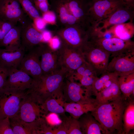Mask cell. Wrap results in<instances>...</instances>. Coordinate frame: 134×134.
<instances>
[{
    "instance_id": "obj_1",
    "label": "cell",
    "mask_w": 134,
    "mask_h": 134,
    "mask_svg": "<svg viewBox=\"0 0 134 134\" xmlns=\"http://www.w3.org/2000/svg\"><path fill=\"white\" fill-rule=\"evenodd\" d=\"M89 0H49L50 10L56 16V26L59 28L77 26L87 31L90 26L88 17Z\"/></svg>"
},
{
    "instance_id": "obj_2",
    "label": "cell",
    "mask_w": 134,
    "mask_h": 134,
    "mask_svg": "<svg viewBox=\"0 0 134 134\" xmlns=\"http://www.w3.org/2000/svg\"><path fill=\"white\" fill-rule=\"evenodd\" d=\"M68 75V72L63 68L54 73L43 75L38 79L34 80L32 86L26 91V93L40 105L50 98L63 101L62 86Z\"/></svg>"
},
{
    "instance_id": "obj_3",
    "label": "cell",
    "mask_w": 134,
    "mask_h": 134,
    "mask_svg": "<svg viewBox=\"0 0 134 134\" xmlns=\"http://www.w3.org/2000/svg\"><path fill=\"white\" fill-rule=\"evenodd\" d=\"M127 99H121L99 105L91 112L106 134H123V117Z\"/></svg>"
},
{
    "instance_id": "obj_4",
    "label": "cell",
    "mask_w": 134,
    "mask_h": 134,
    "mask_svg": "<svg viewBox=\"0 0 134 134\" xmlns=\"http://www.w3.org/2000/svg\"><path fill=\"white\" fill-rule=\"evenodd\" d=\"M88 33L89 41L108 53L113 57L134 52V42L131 39H122L94 29H90Z\"/></svg>"
},
{
    "instance_id": "obj_5",
    "label": "cell",
    "mask_w": 134,
    "mask_h": 134,
    "mask_svg": "<svg viewBox=\"0 0 134 134\" xmlns=\"http://www.w3.org/2000/svg\"><path fill=\"white\" fill-rule=\"evenodd\" d=\"M124 4L121 0H89L88 17L90 28H95L99 23L108 17Z\"/></svg>"
},
{
    "instance_id": "obj_6",
    "label": "cell",
    "mask_w": 134,
    "mask_h": 134,
    "mask_svg": "<svg viewBox=\"0 0 134 134\" xmlns=\"http://www.w3.org/2000/svg\"><path fill=\"white\" fill-rule=\"evenodd\" d=\"M52 33L59 38L61 43L81 51L88 40L87 31L77 26L59 28Z\"/></svg>"
},
{
    "instance_id": "obj_7",
    "label": "cell",
    "mask_w": 134,
    "mask_h": 134,
    "mask_svg": "<svg viewBox=\"0 0 134 134\" xmlns=\"http://www.w3.org/2000/svg\"><path fill=\"white\" fill-rule=\"evenodd\" d=\"M26 94V91L10 89L0 91V120L16 115Z\"/></svg>"
},
{
    "instance_id": "obj_8",
    "label": "cell",
    "mask_w": 134,
    "mask_h": 134,
    "mask_svg": "<svg viewBox=\"0 0 134 134\" xmlns=\"http://www.w3.org/2000/svg\"><path fill=\"white\" fill-rule=\"evenodd\" d=\"M80 84L74 81L69 76H67L63 83L62 91L64 102L82 103H97L96 99L91 97Z\"/></svg>"
},
{
    "instance_id": "obj_9",
    "label": "cell",
    "mask_w": 134,
    "mask_h": 134,
    "mask_svg": "<svg viewBox=\"0 0 134 134\" xmlns=\"http://www.w3.org/2000/svg\"><path fill=\"white\" fill-rule=\"evenodd\" d=\"M85 62L93 68L97 75L106 71L110 54L88 41L82 51Z\"/></svg>"
},
{
    "instance_id": "obj_10",
    "label": "cell",
    "mask_w": 134,
    "mask_h": 134,
    "mask_svg": "<svg viewBox=\"0 0 134 134\" xmlns=\"http://www.w3.org/2000/svg\"><path fill=\"white\" fill-rule=\"evenodd\" d=\"M39 46L43 75L54 73L61 69L62 67L58 49L52 48L49 42H42Z\"/></svg>"
},
{
    "instance_id": "obj_11",
    "label": "cell",
    "mask_w": 134,
    "mask_h": 134,
    "mask_svg": "<svg viewBox=\"0 0 134 134\" xmlns=\"http://www.w3.org/2000/svg\"><path fill=\"white\" fill-rule=\"evenodd\" d=\"M17 115L22 121L29 123H39L45 116L41 105L27 93Z\"/></svg>"
},
{
    "instance_id": "obj_12",
    "label": "cell",
    "mask_w": 134,
    "mask_h": 134,
    "mask_svg": "<svg viewBox=\"0 0 134 134\" xmlns=\"http://www.w3.org/2000/svg\"><path fill=\"white\" fill-rule=\"evenodd\" d=\"M62 67L72 75L77 69L86 62L81 51L71 48L61 43L58 49Z\"/></svg>"
},
{
    "instance_id": "obj_13",
    "label": "cell",
    "mask_w": 134,
    "mask_h": 134,
    "mask_svg": "<svg viewBox=\"0 0 134 134\" xmlns=\"http://www.w3.org/2000/svg\"><path fill=\"white\" fill-rule=\"evenodd\" d=\"M28 51L27 53L25 54L18 68L25 72L36 80L43 75L39 44Z\"/></svg>"
},
{
    "instance_id": "obj_14",
    "label": "cell",
    "mask_w": 134,
    "mask_h": 134,
    "mask_svg": "<svg viewBox=\"0 0 134 134\" xmlns=\"http://www.w3.org/2000/svg\"><path fill=\"white\" fill-rule=\"evenodd\" d=\"M134 18V8L124 4L119 7L108 17L99 23L93 29L103 32L111 27L126 23L128 21L133 22Z\"/></svg>"
},
{
    "instance_id": "obj_15",
    "label": "cell",
    "mask_w": 134,
    "mask_h": 134,
    "mask_svg": "<svg viewBox=\"0 0 134 134\" xmlns=\"http://www.w3.org/2000/svg\"><path fill=\"white\" fill-rule=\"evenodd\" d=\"M28 17L18 0H0V19L22 24Z\"/></svg>"
},
{
    "instance_id": "obj_16",
    "label": "cell",
    "mask_w": 134,
    "mask_h": 134,
    "mask_svg": "<svg viewBox=\"0 0 134 134\" xmlns=\"http://www.w3.org/2000/svg\"><path fill=\"white\" fill-rule=\"evenodd\" d=\"M34 81L31 76L24 71L18 68H10L3 88L26 91L31 88Z\"/></svg>"
},
{
    "instance_id": "obj_17",
    "label": "cell",
    "mask_w": 134,
    "mask_h": 134,
    "mask_svg": "<svg viewBox=\"0 0 134 134\" xmlns=\"http://www.w3.org/2000/svg\"><path fill=\"white\" fill-rule=\"evenodd\" d=\"M21 47L28 51L35 46L44 42L41 32L34 26L32 20L29 17L21 24Z\"/></svg>"
},
{
    "instance_id": "obj_18",
    "label": "cell",
    "mask_w": 134,
    "mask_h": 134,
    "mask_svg": "<svg viewBox=\"0 0 134 134\" xmlns=\"http://www.w3.org/2000/svg\"><path fill=\"white\" fill-rule=\"evenodd\" d=\"M109 62L106 71L116 73L118 76L134 72V52L113 57Z\"/></svg>"
},
{
    "instance_id": "obj_19",
    "label": "cell",
    "mask_w": 134,
    "mask_h": 134,
    "mask_svg": "<svg viewBox=\"0 0 134 134\" xmlns=\"http://www.w3.org/2000/svg\"><path fill=\"white\" fill-rule=\"evenodd\" d=\"M25 51L21 46L13 50L0 48V64L9 68H18Z\"/></svg>"
},
{
    "instance_id": "obj_20",
    "label": "cell",
    "mask_w": 134,
    "mask_h": 134,
    "mask_svg": "<svg viewBox=\"0 0 134 134\" xmlns=\"http://www.w3.org/2000/svg\"><path fill=\"white\" fill-rule=\"evenodd\" d=\"M78 120L82 134H106L100 124L91 112L83 114Z\"/></svg>"
},
{
    "instance_id": "obj_21",
    "label": "cell",
    "mask_w": 134,
    "mask_h": 134,
    "mask_svg": "<svg viewBox=\"0 0 134 134\" xmlns=\"http://www.w3.org/2000/svg\"><path fill=\"white\" fill-rule=\"evenodd\" d=\"M9 118L14 134H39L41 122L37 123H26L17 114Z\"/></svg>"
},
{
    "instance_id": "obj_22",
    "label": "cell",
    "mask_w": 134,
    "mask_h": 134,
    "mask_svg": "<svg viewBox=\"0 0 134 134\" xmlns=\"http://www.w3.org/2000/svg\"><path fill=\"white\" fill-rule=\"evenodd\" d=\"M95 96L98 105L121 99L123 96L119 88L118 79L110 86L98 93Z\"/></svg>"
},
{
    "instance_id": "obj_23",
    "label": "cell",
    "mask_w": 134,
    "mask_h": 134,
    "mask_svg": "<svg viewBox=\"0 0 134 134\" xmlns=\"http://www.w3.org/2000/svg\"><path fill=\"white\" fill-rule=\"evenodd\" d=\"M65 112L70 116L78 119L83 114L94 111L98 105L97 103H82L64 102L63 104Z\"/></svg>"
},
{
    "instance_id": "obj_24",
    "label": "cell",
    "mask_w": 134,
    "mask_h": 134,
    "mask_svg": "<svg viewBox=\"0 0 134 134\" xmlns=\"http://www.w3.org/2000/svg\"><path fill=\"white\" fill-rule=\"evenodd\" d=\"M21 26L16 25L12 27L0 43V47H4L5 49L8 50L20 48L21 46Z\"/></svg>"
},
{
    "instance_id": "obj_25",
    "label": "cell",
    "mask_w": 134,
    "mask_h": 134,
    "mask_svg": "<svg viewBox=\"0 0 134 134\" xmlns=\"http://www.w3.org/2000/svg\"><path fill=\"white\" fill-rule=\"evenodd\" d=\"M105 31L122 39H130L134 34V25L133 22H129L113 26Z\"/></svg>"
},
{
    "instance_id": "obj_26",
    "label": "cell",
    "mask_w": 134,
    "mask_h": 134,
    "mask_svg": "<svg viewBox=\"0 0 134 134\" xmlns=\"http://www.w3.org/2000/svg\"><path fill=\"white\" fill-rule=\"evenodd\" d=\"M123 134H129L134 130V100L132 98L127 99L123 117Z\"/></svg>"
},
{
    "instance_id": "obj_27",
    "label": "cell",
    "mask_w": 134,
    "mask_h": 134,
    "mask_svg": "<svg viewBox=\"0 0 134 134\" xmlns=\"http://www.w3.org/2000/svg\"><path fill=\"white\" fill-rule=\"evenodd\" d=\"M98 77L94 81L92 88V95L95 96L98 93L110 86L117 80L118 76L113 72L106 71Z\"/></svg>"
},
{
    "instance_id": "obj_28",
    "label": "cell",
    "mask_w": 134,
    "mask_h": 134,
    "mask_svg": "<svg viewBox=\"0 0 134 134\" xmlns=\"http://www.w3.org/2000/svg\"><path fill=\"white\" fill-rule=\"evenodd\" d=\"M118 81L119 88L123 96L127 99L134 96V72L118 76Z\"/></svg>"
},
{
    "instance_id": "obj_29",
    "label": "cell",
    "mask_w": 134,
    "mask_h": 134,
    "mask_svg": "<svg viewBox=\"0 0 134 134\" xmlns=\"http://www.w3.org/2000/svg\"><path fill=\"white\" fill-rule=\"evenodd\" d=\"M64 102L54 98L47 99L41 105L45 116L50 113L57 114L64 116L65 112L63 104Z\"/></svg>"
},
{
    "instance_id": "obj_30",
    "label": "cell",
    "mask_w": 134,
    "mask_h": 134,
    "mask_svg": "<svg viewBox=\"0 0 134 134\" xmlns=\"http://www.w3.org/2000/svg\"><path fill=\"white\" fill-rule=\"evenodd\" d=\"M97 75L93 68L89 65L86 66L81 76L78 79L81 85L91 95L92 94V88L93 84L97 78Z\"/></svg>"
},
{
    "instance_id": "obj_31",
    "label": "cell",
    "mask_w": 134,
    "mask_h": 134,
    "mask_svg": "<svg viewBox=\"0 0 134 134\" xmlns=\"http://www.w3.org/2000/svg\"><path fill=\"white\" fill-rule=\"evenodd\" d=\"M23 11L32 20L41 16L32 0H18Z\"/></svg>"
},
{
    "instance_id": "obj_32",
    "label": "cell",
    "mask_w": 134,
    "mask_h": 134,
    "mask_svg": "<svg viewBox=\"0 0 134 134\" xmlns=\"http://www.w3.org/2000/svg\"><path fill=\"white\" fill-rule=\"evenodd\" d=\"M67 127V134H82L78 120L70 116H64Z\"/></svg>"
},
{
    "instance_id": "obj_33",
    "label": "cell",
    "mask_w": 134,
    "mask_h": 134,
    "mask_svg": "<svg viewBox=\"0 0 134 134\" xmlns=\"http://www.w3.org/2000/svg\"><path fill=\"white\" fill-rule=\"evenodd\" d=\"M17 23L16 22L5 21L0 19V43L10 30L17 25Z\"/></svg>"
},
{
    "instance_id": "obj_34",
    "label": "cell",
    "mask_w": 134,
    "mask_h": 134,
    "mask_svg": "<svg viewBox=\"0 0 134 134\" xmlns=\"http://www.w3.org/2000/svg\"><path fill=\"white\" fill-rule=\"evenodd\" d=\"M0 134H14L8 117L0 120Z\"/></svg>"
},
{
    "instance_id": "obj_35",
    "label": "cell",
    "mask_w": 134,
    "mask_h": 134,
    "mask_svg": "<svg viewBox=\"0 0 134 134\" xmlns=\"http://www.w3.org/2000/svg\"><path fill=\"white\" fill-rule=\"evenodd\" d=\"M37 9L42 14L50 10L49 0H33Z\"/></svg>"
},
{
    "instance_id": "obj_36",
    "label": "cell",
    "mask_w": 134,
    "mask_h": 134,
    "mask_svg": "<svg viewBox=\"0 0 134 134\" xmlns=\"http://www.w3.org/2000/svg\"><path fill=\"white\" fill-rule=\"evenodd\" d=\"M42 18L47 24L56 25V18L54 12L49 10L41 14Z\"/></svg>"
},
{
    "instance_id": "obj_37",
    "label": "cell",
    "mask_w": 134,
    "mask_h": 134,
    "mask_svg": "<svg viewBox=\"0 0 134 134\" xmlns=\"http://www.w3.org/2000/svg\"><path fill=\"white\" fill-rule=\"evenodd\" d=\"M9 69L0 64V91L4 87L8 75Z\"/></svg>"
},
{
    "instance_id": "obj_38",
    "label": "cell",
    "mask_w": 134,
    "mask_h": 134,
    "mask_svg": "<svg viewBox=\"0 0 134 134\" xmlns=\"http://www.w3.org/2000/svg\"><path fill=\"white\" fill-rule=\"evenodd\" d=\"M32 21L34 26L39 32L41 33L45 29L47 24L41 16L35 18Z\"/></svg>"
},
{
    "instance_id": "obj_39",
    "label": "cell",
    "mask_w": 134,
    "mask_h": 134,
    "mask_svg": "<svg viewBox=\"0 0 134 134\" xmlns=\"http://www.w3.org/2000/svg\"><path fill=\"white\" fill-rule=\"evenodd\" d=\"M49 43L51 47L55 49H58L61 44L60 39L57 36L55 35H53Z\"/></svg>"
},
{
    "instance_id": "obj_40",
    "label": "cell",
    "mask_w": 134,
    "mask_h": 134,
    "mask_svg": "<svg viewBox=\"0 0 134 134\" xmlns=\"http://www.w3.org/2000/svg\"><path fill=\"white\" fill-rule=\"evenodd\" d=\"M44 42H48L52 37V32L45 29L42 32Z\"/></svg>"
},
{
    "instance_id": "obj_41",
    "label": "cell",
    "mask_w": 134,
    "mask_h": 134,
    "mask_svg": "<svg viewBox=\"0 0 134 134\" xmlns=\"http://www.w3.org/2000/svg\"><path fill=\"white\" fill-rule=\"evenodd\" d=\"M127 6L134 8V0H121Z\"/></svg>"
},
{
    "instance_id": "obj_42",
    "label": "cell",
    "mask_w": 134,
    "mask_h": 134,
    "mask_svg": "<svg viewBox=\"0 0 134 134\" xmlns=\"http://www.w3.org/2000/svg\"><path fill=\"white\" fill-rule=\"evenodd\" d=\"M33 1V0H32Z\"/></svg>"
},
{
    "instance_id": "obj_43",
    "label": "cell",
    "mask_w": 134,
    "mask_h": 134,
    "mask_svg": "<svg viewBox=\"0 0 134 134\" xmlns=\"http://www.w3.org/2000/svg\"></svg>"
}]
</instances>
